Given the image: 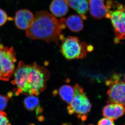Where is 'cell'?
<instances>
[{"label":"cell","instance_id":"1","mask_svg":"<svg viewBox=\"0 0 125 125\" xmlns=\"http://www.w3.org/2000/svg\"><path fill=\"white\" fill-rule=\"evenodd\" d=\"M11 84L15 87V94L37 96L44 91L50 76L49 71L36 63L19 62L14 72Z\"/></svg>","mask_w":125,"mask_h":125},{"label":"cell","instance_id":"2","mask_svg":"<svg viewBox=\"0 0 125 125\" xmlns=\"http://www.w3.org/2000/svg\"><path fill=\"white\" fill-rule=\"evenodd\" d=\"M62 29L60 22L53 15L41 10L36 12L32 24L26 30V35L32 40L57 43Z\"/></svg>","mask_w":125,"mask_h":125},{"label":"cell","instance_id":"3","mask_svg":"<svg viewBox=\"0 0 125 125\" xmlns=\"http://www.w3.org/2000/svg\"><path fill=\"white\" fill-rule=\"evenodd\" d=\"M59 39L62 41L61 52L65 58L68 60L85 58L88 52L92 51L93 47L81 42L77 37L69 36L65 38L60 34Z\"/></svg>","mask_w":125,"mask_h":125},{"label":"cell","instance_id":"4","mask_svg":"<svg viewBox=\"0 0 125 125\" xmlns=\"http://www.w3.org/2000/svg\"><path fill=\"white\" fill-rule=\"evenodd\" d=\"M106 6L107 12L105 17L111 21L116 37L114 42L117 43L125 39V6L110 0L107 2Z\"/></svg>","mask_w":125,"mask_h":125},{"label":"cell","instance_id":"5","mask_svg":"<svg viewBox=\"0 0 125 125\" xmlns=\"http://www.w3.org/2000/svg\"><path fill=\"white\" fill-rule=\"evenodd\" d=\"M74 95L71 103L67 107L69 114H76L83 121L87 119V115L92 107L88 99L85 95L83 89L78 84L74 86Z\"/></svg>","mask_w":125,"mask_h":125},{"label":"cell","instance_id":"6","mask_svg":"<svg viewBox=\"0 0 125 125\" xmlns=\"http://www.w3.org/2000/svg\"><path fill=\"white\" fill-rule=\"evenodd\" d=\"M16 61L13 48L0 44V80H10L14 73Z\"/></svg>","mask_w":125,"mask_h":125},{"label":"cell","instance_id":"7","mask_svg":"<svg viewBox=\"0 0 125 125\" xmlns=\"http://www.w3.org/2000/svg\"><path fill=\"white\" fill-rule=\"evenodd\" d=\"M107 92L108 103H116L125 106V83L120 80L112 83Z\"/></svg>","mask_w":125,"mask_h":125},{"label":"cell","instance_id":"8","mask_svg":"<svg viewBox=\"0 0 125 125\" xmlns=\"http://www.w3.org/2000/svg\"><path fill=\"white\" fill-rule=\"evenodd\" d=\"M34 16L27 9H22L16 13L15 23L16 27L21 30H27L32 24Z\"/></svg>","mask_w":125,"mask_h":125},{"label":"cell","instance_id":"9","mask_svg":"<svg viewBox=\"0 0 125 125\" xmlns=\"http://www.w3.org/2000/svg\"><path fill=\"white\" fill-rule=\"evenodd\" d=\"M102 112L104 117L114 120L125 114V106L119 104H109L103 107Z\"/></svg>","mask_w":125,"mask_h":125},{"label":"cell","instance_id":"10","mask_svg":"<svg viewBox=\"0 0 125 125\" xmlns=\"http://www.w3.org/2000/svg\"><path fill=\"white\" fill-rule=\"evenodd\" d=\"M89 6L90 13L93 18L100 19L106 16L107 10L104 0H87Z\"/></svg>","mask_w":125,"mask_h":125},{"label":"cell","instance_id":"11","mask_svg":"<svg viewBox=\"0 0 125 125\" xmlns=\"http://www.w3.org/2000/svg\"><path fill=\"white\" fill-rule=\"evenodd\" d=\"M68 5L76 10L82 19H87L86 16L88 10V4L87 0H64Z\"/></svg>","mask_w":125,"mask_h":125},{"label":"cell","instance_id":"12","mask_svg":"<svg viewBox=\"0 0 125 125\" xmlns=\"http://www.w3.org/2000/svg\"><path fill=\"white\" fill-rule=\"evenodd\" d=\"M50 10L53 15L61 17L67 13L69 8L64 0H53L50 5Z\"/></svg>","mask_w":125,"mask_h":125},{"label":"cell","instance_id":"13","mask_svg":"<svg viewBox=\"0 0 125 125\" xmlns=\"http://www.w3.org/2000/svg\"><path fill=\"white\" fill-rule=\"evenodd\" d=\"M64 22L67 28L72 32H79L83 28L82 18L76 15L70 16L66 20L64 19Z\"/></svg>","mask_w":125,"mask_h":125},{"label":"cell","instance_id":"14","mask_svg":"<svg viewBox=\"0 0 125 125\" xmlns=\"http://www.w3.org/2000/svg\"><path fill=\"white\" fill-rule=\"evenodd\" d=\"M58 94L62 100L69 105L74 98V87L69 85H62L59 89Z\"/></svg>","mask_w":125,"mask_h":125},{"label":"cell","instance_id":"15","mask_svg":"<svg viewBox=\"0 0 125 125\" xmlns=\"http://www.w3.org/2000/svg\"><path fill=\"white\" fill-rule=\"evenodd\" d=\"M24 104L25 107L27 110L33 111L37 110V113H40L42 110L39 107V101L36 96L34 95H29L25 98L24 101Z\"/></svg>","mask_w":125,"mask_h":125},{"label":"cell","instance_id":"16","mask_svg":"<svg viewBox=\"0 0 125 125\" xmlns=\"http://www.w3.org/2000/svg\"><path fill=\"white\" fill-rule=\"evenodd\" d=\"M12 93H9L7 96L0 95V111H3L7 106L10 98L13 95Z\"/></svg>","mask_w":125,"mask_h":125},{"label":"cell","instance_id":"17","mask_svg":"<svg viewBox=\"0 0 125 125\" xmlns=\"http://www.w3.org/2000/svg\"><path fill=\"white\" fill-rule=\"evenodd\" d=\"M10 123L7 117V114L3 111H0V125H10Z\"/></svg>","mask_w":125,"mask_h":125},{"label":"cell","instance_id":"18","mask_svg":"<svg viewBox=\"0 0 125 125\" xmlns=\"http://www.w3.org/2000/svg\"><path fill=\"white\" fill-rule=\"evenodd\" d=\"M8 19L6 13L2 9H0V26L4 24Z\"/></svg>","mask_w":125,"mask_h":125},{"label":"cell","instance_id":"19","mask_svg":"<svg viewBox=\"0 0 125 125\" xmlns=\"http://www.w3.org/2000/svg\"><path fill=\"white\" fill-rule=\"evenodd\" d=\"M98 125H114V120L109 118L105 117L102 118L99 121Z\"/></svg>","mask_w":125,"mask_h":125},{"label":"cell","instance_id":"20","mask_svg":"<svg viewBox=\"0 0 125 125\" xmlns=\"http://www.w3.org/2000/svg\"></svg>","mask_w":125,"mask_h":125}]
</instances>
